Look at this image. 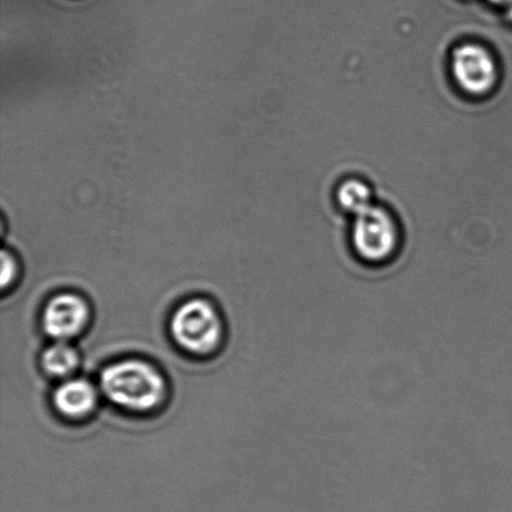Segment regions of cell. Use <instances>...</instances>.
Listing matches in <instances>:
<instances>
[{
	"label": "cell",
	"mask_w": 512,
	"mask_h": 512,
	"mask_svg": "<svg viewBox=\"0 0 512 512\" xmlns=\"http://www.w3.org/2000/svg\"><path fill=\"white\" fill-rule=\"evenodd\" d=\"M100 389L110 403L133 413L157 409L167 395L162 373L148 361L139 359L108 365L100 375Z\"/></svg>",
	"instance_id": "cell-1"
},
{
	"label": "cell",
	"mask_w": 512,
	"mask_h": 512,
	"mask_svg": "<svg viewBox=\"0 0 512 512\" xmlns=\"http://www.w3.org/2000/svg\"><path fill=\"white\" fill-rule=\"evenodd\" d=\"M170 334L179 348L194 355H208L223 339V321L217 308L205 299L185 301L174 311Z\"/></svg>",
	"instance_id": "cell-2"
},
{
	"label": "cell",
	"mask_w": 512,
	"mask_h": 512,
	"mask_svg": "<svg viewBox=\"0 0 512 512\" xmlns=\"http://www.w3.org/2000/svg\"><path fill=\"white\" fill-rule=\"evenodd\" d=\"M399 228L388 210L373 207L355 217L351 243L361 260L381 264L393 258L399 248Z\"/></svg>",
	"instance_id": "cell-3"
},
{
	"label": "cell",
	"mask_w": 512,
	"mask_h": 512,
	"mask_svg": "<svg viewBox=\"0 0 512 512\" xmlns=\"http://www.w3.org/2000/svg\"><path fill=\"white\" fill-rule=\"evenodd\" d=\"M451 73L465 93L481 97L498 83V64L488 48L478 43H465L451 55Z\"/></svg>",
	"instance_id": "cell-4"
},
{
	"label": "cell",
	"mask_w": 512,
	"mask_h": 512,
	"mask_svg": "<svg viewBox=\"0 0 512 512\" xmlns=\"http://www.w3.org/2000/svg\"><path fill=\"white\" fill-rule=\"evenodd\" d=\"M90 309L87 300L75 293L53 296L45 305L42 325L54 341H70L88 325Z\"/></svg>",
	"instance_id": "cell-5"
},
{
	"label": "cell",
	"mask_w": 512,
	"mask_h": 512,
	"mask_svg": "<svg viewBox=\"0 0 512 512\" xmlns=\"http://www.w3.org/2000/svg\"><path fill=\"white\" fill-rule=\"evenodd\" d=\"M53 404L64 418H87L98 405V390L85 379H68L54 391Z\"/></svg>",
	"instance_id": "cell-6"
},
{
	"label": "cell",
	"mask_w": 512,
	"mask_h": 512,
	"mask_svg": "<svg viewBox=\"0 0 512 512\" xmlns=\"http://www.w3.org/2000/svg\"><path fill=\"white\" fill-rule=\"evenodd\" d=\"M79 363L78 351L69 341H54L42 355V368L53 378H68L78 369Z\"/></svg>",
	"instance_id": "cell-7"
},
{
	"label": "cell",
	"mask_w": 512,
	"mask_h": 512,
	"mask_svg": "<svg viewBox=\"0 0 512 512\" xmlns=\"http://www.w3.org/2000/svg\"><path fill=\"white\" fill-rule=\"evenodd\" d=\"M336 197H338L341 209L346 213L353 214L354 218L373 207L371 189L363 180H345L340 184Z\"/></svg>",
	"instance_id": "cell-8"
},
{
	"label": "cell",
	"mask_w": 512,
	"mask_h": 512,
	"mask_svg": "<svg viewBox=\"0 0 512 512\" xmlns=\"http://www.w3.org/2000/svg\"><path fill=\"white\" fill-rule=\"evenodd\" d=\"M18 260L12 250L4 249L2 253V288L7 289L12 285L18 275Z\"/></svg>",
	"instance_id": "cell-9"
},
{
	"label": "cell",
	"mask_w": 512,
	"mask_h": 512,
	"mask_svg": "<svg viewBox=\"0 0 512 512\" xmlns=\"http://www.w3.org/2000/svg\"><path fill=\"white\" fill-rule=\"evenodd\" d=\"M490 4L496 5V7H506L512 4V0H488Z\"/></svg>",
	"instance_id": "cell-10"
},
{
	"label": "cell",
	"mask_w": 512,
	"mask_h": 512,
	"mask_svg": "<svg viewBox=\"0 0 512 512\" xmlns=\"http://www.w3.org/2000/svg\"><path fill=\"white\" fill-rule=\"evenodd\" d=\"M506 15H508V19L512 23V4L508 7V12H506Z\"/></svg>",
	"instance_id": "cell-11"
}]
</instances>
